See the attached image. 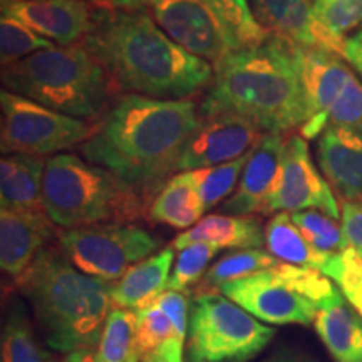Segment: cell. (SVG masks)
<instances>
[{
	"label": "cell",
	"mask_w": 362,
	"mask_h": 362,
	"mask_svg": "<svg viewBox=\"0 0 362 362\" xmlns=\"http://www.w3.org/2000/svg\"><path fill=\"white\" fill-rule=\"evenodd\" d=\"M274 270L288 287H292L300 296L314 302L319 307V310L339 305L344 302L341 288L330 282L332 279H329L320 270L310 269V267L285 264V262L275 265Z\"/></svg>",
	"instance_id": "83f0119b"
},
{
	"label": "cell",
	"mask_w": 362,
	"mask_h": 362,
	"mask_svg": "<svg viewBox=\"0 0 362 362\" xmlns=\"http://www.w3.org/2000/svg\"><path fill=\"white\" fill-rule=\"evenodd\" d=\"M81 45L121 89L156 99H187L210 86L215 69L175 42L143 8L98 11Z\"/></svg>",
	"instance_id": "7a4b0ae2"
},
{
	"label": "cell",
	"mask_w": 362,
	"mask_h": 362,
	"mask_svg": "<svg viewBox=\"0 0 362 362\" xmlns=\"http://www.w3.org/2000/svg\"><path fill=\"white\" fill-rule=\"evenodd\" d=\"M143 362H165V361H161L160 357L153 354V352H148L146 356H143Z\"/></svg>",
	"instance_id": "ee69618b"
},
{
	"label": "cell",
	"mask_w": 362,
	"mask_h": 362,
	"mask_svg": "<svg viewBox=\"0 0 362 362\" xmlns=\"http://www.w3.org/2000/svg\"><path fill=\"white\" fill-rule=\"evenodd\" d=\"M262 134L259 126L243 116L232 112L206 116L181 148L175 173L237 160L255 146Z\"/></svg>",
	"instance_id": "5bb4252c"
},
{
	"label": "cell",
	"mask_w": 362,
	"mask_h": 362,
	"mask_svg": "<svg viewBox=\"0 0 362 362\" xmlns=\"http://www.w3.org/2000/svg\"><path fill=\"white\" fill-rule=\"evenodd\" d=\"M314 8L317 17L341 37L362 25V0H314Z\"/></svg>",
	"instance_id": "8d00e7d4"
},
{
	"label": "cell",
	"mask_w": 362,
	"mask_h": 362,
	"mask_svg": "<svg viewBox=\"0 0 362 362\" xmlns=\"http://www.w3.org/2000/svg\"><path fill=\"white\" fill-rule=\"evenodd\" d=\"M0 107L4 155L24 153L44 158L83 144L96 131V126L84 119L54 111L7 89L0 93Z\"/></svg>",
	"instance_id": "30bf717a"
},
{
	"label": "cell",
	"mask_w": 362,
	"mask_h": 362,
	"mask_svg": "<svg viewBox=\"0 0 362 362\" xmlns=\"http://www.w3.org/2000/svg\"><path fill=\"white\" fill-rule=\"evenodd\" d=\"M136 314V344L139 354L146 356L155 351L160 344L176 336V330L170 317L156 304L134 310Z\"/></svg>",
	"instance_id": "d590c367"
},
{
	"label": "cell",
	"mask_w": 362,
	"mask_h": 362,
	"mask_svg": "<svg viewBox=\"0 0 362 362\" xmlns=\"http://www.w3.org/2000/svg\"><path fill=\"white\" fill-rule=\"evenodd\" d=\"M203 99V116L232 112L265 133L300 131L309 121L302 49L272 35L259 45L230 52L215 67Z\"/></svg>",
	"instance_id": "3957f363"
},
{
	"label": "cell",
	"mask_w": 362,
	"mask_h": 362,
	"mask_svg": "<svg viewBox=\"0 0 362 362\" xmlns=\"http://www.w3.org/2000/svg\"><path fill=\"white\" fill-rule=\"evenodd\" d=\"M347 64L354 69L362 79V25L354 34L344 40V54Z\"/></svg>",
	"instance_id": "ab89813d"
},
{
	"label": "cell",
	"mask_w": 362,
	"mask_h": 362,
	"mask_svg": "<svg viewBox=\"0 0 362 362\" xmlns=\"http://www.w3.org/2000/svg\"><path fill=\"white\" fill-rule=\"evenodd\" d=\"M280 262L282 260L272 255L269 250H262V248H242V250L230 252L210 267V270L203 277V285L218 288L220 285L232 282V280L272 269V267L279 265Z\"/></svg>",
	"instance_id": "f1b7e54d"
},
{
	"label": "cell",
	"mask_w": 362,
	"mask_h": 362,
	"mask_svg": "<svg viewBox=\"0 0 362 362\" xmlns=\"http://www.w3.org/2000/svg\"><path fill=\"white\" fill-rule=\"evenodd\" d=\"M148 7L176 44L214 67L230 52L245 49L203 0H148Z\"/></svg>",
	"instance_id": "8fae6325"
},
{
	"label": "cell",
	"mask_w": 362,
	"mask_h": 362,
	"mask_svg": "<svg viewBox=\"0 0 362 362\" xmlns=\"http://www.w3.org/2000/svg\"><path fill=\"white\" fill-rule=\"evenodd\" d=\"M292 221L307 242L324 253H341L347 247L342 226L336 218L319 210H302L291 214Z\"/></svg>",
	"instance_id": "d6a6232c"
},
{
	"label": "cell",
	"mask_w": 362,
	"mask_h": 362,
	"mask_svg": "<svg viewBox=\"0 0 362 362\" xmlns=\"http://www.w3.org/2000/svg\"><path fill=\"white\" fill-rule=\"evenodd\" d=\"M302 210H319L336 220L341 218V208L332 187L317 171L305 138L291 134L285 138L279 178L264 215L280 211L296 214Z\"/></svg>",
	"instance_id": "7c38bea8"
},
{
	"label": "cell",
	"mask_w": 362,
	"mask_h": 362,
	"mask_svg": "<svg viewBox=\"0 0 362 362\" xmlns=\"http://www.w3.org/2000/svg\"><path fill=\"white\" fill-rule=\"evenodd\" d=\"M7 90L79 119L106 115L111 79L81 44L54 45L4 67Z\"/></svg>",
	"instance_id": "5b68a950"
},
{
	"label": "cell",
	"mask_w": 362,
	"mask_h": 362,
	"mask_svg": "<svg viewBox=\"0 0 362 362\" xmlns=\"http://www.w3.org/2000/svg\"><path fill=\"white\" fill-rule=\"evenodd\" d=\"M44 208L62 228L128 223L143 215L144 194L103 166L59 153L45 161Z\"/></svg>",
	"instance_id": "8992f818"
},
{
	"label": "cell",
	"mask_w": 362,
	"mask_h": 362,
	"mask_svg": "<svg viewBox=\"0 0 362 362\" xmlns=\"http://www.w3.org/2000/svg\"><path fill=\"white\" fill-rule=\"evenodd\" d=\"M52 40L42 37L35 30L22 24L21 21L2 16L0 19V61L2 69L22 59L33 56L34 52L54 47Z\"/></svg>",
	"instance_id": "f546056e"
},
{
	"label": "cell",
	"mask_w": 362,
	"mask_h": 362,
	"mask_svg": "<svg viewBox=\"0 0 362 362\" xmlns=\"http://www.w3.org/2000/svg\"><path fill=\"white\" fill-rule=\"evenodd\" d=\"M61 362H98V359H96V352L90 349H84V351L69 352V354H66V357Z\"/></svg>",
	"instance_id": "7bdbcfd3"
},
{
	"label": "cell",
	"mask_w": 362,
	"mask_h": 362,
	"mask_svg": "<svg viewBox=\"0 0 362 362\" xmlns=\"http://www.w3.org/2000/svg\"><path fill=\"white\" fill-rule=\"evenodd\" d=\"M153 304H156L160 309L170 317V320L175 325L176 337L185 341L188 336L189 325V304L185 292L181 291H165Z\"/></svg>",
	"instance_id": "74e56055"
},
{
	"label": "cell",
	"mask_w": 362,
	"mask_h": 362,
	"mask_svg": "<svg viewBox=\"0 0 362 362\" xmlns=\"http://www.w3.org/2000/svg\"><path fill=\"white\" fill-rule=\"evenodd\" d=\"M265 245L272 255L285 264L310 267L325 275H329L339 255V253H324L312 247L287 211H280L272 216L265 225Z\"/></svg>",
	"instance_id": "cb8c5ba5"
},
{
	"label": "cell",
	"mask_w": 362,
	"mask_h": 362,
	"mask_svg": "<svg viewBox=\"0 0 362 362\" xmlns=\"http://www.w3.org/2000/svg\"><path fill=\"white\" fill-rule=\"evenodd\" d=\"M218 13L243 47H253L270 37L257 21L250 0H203Z\"/></svg>",
	"instance_id": "4dcf8cb0"
},
{
	"label": "cell",
	"mask_w": 362,
	"mask_h": 362,
	"mask_svg": "<svg viewBox=\"0 0 362 362\" xmlns=\"http://www.w3.org/2000/svg\"><path fill=\"white\" fill-rule=\"evenodd\" d=\"M198 242L214 243L218 248H260L265 243V228L262 221L253 216L208 215L197 225L180 233L171 247L175 250Z\"/></svg>",
	"instance_id": "7402d4cb"
},
{
	"label": "cell",
	"mask_w": 362,
	"mask_h": 362,
	"mask_svg": "<svg viewBox=\"0 0 362 362\" xmlns=\"http://www.w3.org/2000/svg\"><path fill=\"white\" fill-rule=\"evenodd\" d=\"M284 143L282 133H264L260 136L255 146L250 149L237 192L220 208L221 215L250 216L265 214L267 202L279 178Z\"/></svg>",
	"instance_id": "e0dca14e"
},
{
	"label": "cell",
	"mask_w": 362,
	"mask_h": 362,
	"mask_svg": "<svg viewBox=\"0 0 362 362\" xmlns=\"http://www.w3.org/2000/svg\"><path fill=\"white\" fill-rule=\"evenodd\" d=\"M57 242L76 269L104 282H116L160 247L151 232L133 223H96L57 232Z\"/></svg>",
	"instance_id": "9c48e42d"
},
{
	"label": "cell",
	"mask_w": 362,
	"mask_h": 362,
	"mask_svg": "<svg viewBox=\"0 0 362 362\" xmlns=\"http://www.w3.org/2000/svg\"><path fill=\"white\" fill-rule=\"evenodd\" d=\"M220 248L208 242H198L181 248L175 262L173 274L170 275L168 291L185 292L188 287L200 282L205 277L206 267Z\"/></svg>",
	"instance_id": "836d02e7"
},
{
	"label": "cell",
	"mask_w": 362,
	"mask_h": 362,
	"mask_svg": "<svg viewBox=\"0 0 362 362\" xmlns=\"http://www.w3.org/2000/svg\"><path fill=\"white\" fill-rule=\"evenodd\" d=\"M248 156H250V151L233 161L221 163V165L216 166H208V168L202 170H192L193 178L197 181L198 189H200L205 210L216 206L232 193L238 178L242 176L243 170H245Z\"/></svg>",
	"instance_id": "1f68e13d"
},
{
	"label": "cell",
	"mask_w": 362,
	"mask_h": 362,
	"mask_svg": "<svg viewBox=\"0 0 362 362\" xmlns=\"http://www.w3.org/2000/svg\"><path fill=\"white\" fill-rule=\"evenodd\" d=\"M139 356L136 314L126 309H112L96 347L98 362H139Z\"/></svg>",
	"instance_id": "484cf974"
},
{
	"label": "cell",
	"mask_w": 362,
	"mask_h": 362,
	"mask_svg": "<svg viewBox=\"0 0 362 362\" xmlns=\"http://www.w3.org/2000/svg\"><path fill=\"white\" fill-rule=\"evenodd\" d=\"M259 24L267 33L300 49H324L344 54V37L334 34L317 17L310 0H252Z\"/></svg>",
	"instance_id": "9a60e30c"
},
{
	"label": "cell",
	"mask_w": 362,
	"mask_h": 362,
	"mask_svg": "<svg viewBox=\"0 0 362 362\" xmlns=\"http://www.w3.org/2000/svg\"><path fill=\"white\" fill-rule=\"evenodd\" d=\"M314 327L336 362H362V317L349 304L319 310Z\"/></svg>",
	"instance_id": "d4e9b609"
},
{
	"label": "cell",
	"mask_w": 362,
	"mask_h": 362,
	"mask_svg": "<svg viewBox=\"0 0 362 362\" xmlns=\"http://www.w3.org/2000/svg\"><path fill=\"white\" fill-rule=\"evenodd\" d=\"M274 336V327L260 324L221 292H198L192 298L188 362H248Z\"/></svg>",
	"instance_id": "52a82bcc"
},
{
	"label": "cell",
	"mask_w": 362,
	"mask_h": 362,
	"mask_svg": "<svg viewBox=\"0 0 362 362\" xmlns=\"http://www.w3.org/2000/svg\"><path fill=\"white\" fill-rule=\"evenodd\" d=\"M320 170L344 202H362V133L327 126L317 138Z\"/></svg>",
	"instance_id": "d6986e66"
},
{
	"label": "cell",
	"mask_w": 362,
	"mask_h": 362,
	"mask_svg": "<svg viewBox=\"0 0 362 362\" xmlns=\"http://www.w3.org/2000/svg\"><path fill=\"white\" fill-rule=\"evenodd\" d=\"M101 11H136L148 6V0H90Z\"/></svg>",
	"instance_id": "60d3db41"
},
{
	"label": "cell",
	"mask_w": 362,
	"mask_h": 362,
	"mask_svg": "<svg viewBox=\"0 0 362 362\" xmlns=\"http://www.w3.org/2000/svg\"><path fill=\"white\" fill-rule=\"evenodd\" d=\"M264 362H315L312 357L302 354L298 351H291V349H282L275 352L274 356H270L269 359Z\"/></svg>",
	"instance_id": "b9f144b4"
},
{
	"label": "cell",
	"mask_w": 362,
	"mask_h": 362,
	"mask_svg": "<svg viewBox=\"0 0 362 362\" xmlns=\"http://www.w3.org/2000/svg\"><path fill=\"white\" fill-rule=\"evenodd\" d=\"M35 339L29 319L19 302H13L8 309L2 329V362H51Z\"/></svg>",
	"instance_id": "4316f807"
},
{
	"label": "cell",
	"mask_w": 362,
	"mask_h": 362,
	"mask_svg": "<svg viewBox=\"0 0 362 362\" xmlns=\"http://www.w3.org/2000/svg\"><path fill=\"white\" fill-rule=\"evenodd\" d=\"M173 250V247L163 248L155 255L138 262L123 277L117 279L111 285L112 305L126 310H139L151 305L168 288Z\"/></svg>",
	"instance_id": "ffe728a7"
},
{
	"label": "cell",
	"mask_w": 362,
	"mask_h": 362,
	"mask_svg": "<svg viewBox=\"0 0 362 362\" xmlns=\"http://www.w3.org/2000/svg\"><path fill=\"white\" fill-rule=\"evenodd\" d=\"M327 277L339 285L344 298L362 317V252L354 247L344 248Z\"/></svg>",
	"instance_id": "e575fe53"
},
{
	"label": "cell",
	"mask_w": 362,
	"mask_h": 362,
	"mask_svg": "<svg viewBox=\"0 0 362 362\" xmlns=\"http://www.w3.org/2000/svg\"><path fill=\"white\" fill-rule=\"evenodd\" d=\"M200 124L202 117L189 99L126 94L81 144V153L146 194L175 173L181 148Z\"/></svg>",
	"instance_id": "6da1fadb"
},
{
	"label": "cell",
	"mask_w": 362,
	"mask_h": 362,
	"mask_svg": "<svg viewBox=\"0 0 362 362\" xmlns=\"http://www.w3.org/2000/svg\"><path fill=\"white\" fill-rule=\"evenodd\" d=\"M16 282L51 349L62 354L96 349L112 310L110 282L83 274L64 252L49 245Z\"/></svg>",
	"instance_id": "277c9868"
},
{
	"label": "cell",
	"mask_w": 362,
	"mask_h": 362,
	"mask_svg": "<svg viewBox=\"0 0 362 362\" xmlns=\"http://www.w3.org/2000/svg\"><path fill=\"white\" fill-rule=\"evenodd\" d=\"M192 171H181L163 185L149 206V218L176 230H189L205 214Z\"/></svg>",
	"instance_id": "603a6c76"
},
{
	"label": "cell",
	"mask_w": 362,
	"mask_h": 362,
	"mask_svg": "<svg viewBox=\"0 0 362 362\" xmlns=\"http://www.w3.org/2000/svg\"><path fill=\"white\" fill-rule=\"evenodd\" d=\"M218 291L262 322L310 325L319 307L288 287L272 269L220 285Z\"/></svg>",
	"instance_id": "4fadbf2b"
},
{
	"label": "cell",
	"mask_w": 362,
	"mask_h": 362,
	"mask_svg": "<svg viewBox=\"0 0 362 362\" xmlns=\"http://www.w3.org/2000/svg\"><path fill=\"white\" fill-rule=\"evenodd\" d=\"M2 16L21 21L57 45L81 44L94 25L86 0H2Z\"/></svg>",
	"instance_id": "2e32d148"
},
{
	"label": "cell",
	"mask_w": 362,
	"mask_h": 362,
	"mask_svg": "<svg viewBox=\"0 0 362 362\" xmlns=\"http://www.w3.org/2000/svg\"><path fill=\"white\" fill-rule=\"evenodd\" d=\"M341 218L347 247L362 252V202H344Z\"/></svg>",
	"instance_id": "f35d334b"
},
{
	"label": "cell",
	"mask_w": 362,
	"mask_h": 362,
	"mask_svg": "<svg viewBox=\"0 0 362 362\" xmlns=\"http://www.w3.org/2000/svg\"><path fill=\"white\" fill-rule=\"evenodd\" d=\"M342 56L324 49H302L309 121L300 134L319 138L327 126H339L362 133V83Z\"/></svg>",
	"instance_id": "ba28073f"
},
{
	"label": "cell",
	"mask_w": 362,
	"mask_h": 362,
	"mask_svg": "<svg viewBox=\"0 0 362 362\" xmlns=\"http://www.w3.org/2000/svg\"><path fill=\"white\" fill-rule=\"evenodd\" d=\"M42 156L12 153L0 160V200L2 208L21 211H45Z\"/></svg>",
	"instance_id": "44dd1931"
},
{
	"label": "cell",
	"mask_w": 362,
	"mask_h": 362,
	"mask_svg": "<svg viewBox=\"0 0 362 362\" xmlns=\"http://www.w3.org/2000/svg\"><path fill=\"white\" fill-rule=\"evenodd\" d=\"M57 237L56 223L45 211H0V265L8 277L17 280L29 269L40 250Z\"/></svg>",
	"instance_id": "ac0fdd59"
}]
</instances>
